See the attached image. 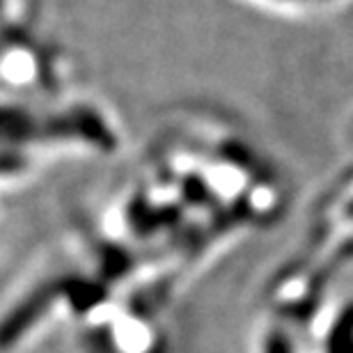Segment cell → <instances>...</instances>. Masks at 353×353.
<instances>
[{
    "label": "cell",
    "mask_w": 353,
    "mask_h": 353,
    "mask_svg": "<svg viewBox=\"0 0 353 353\" xmlns=\"http://www.w3.org/2000/svg\"><path fill=\"white\" fill-rule=\"evenodd\" d=\"M264 5L280 7V10H314V7H326L333 0H259Z\"/></svg>",
    "instance_id": "cell-1"
}]
</instances>
